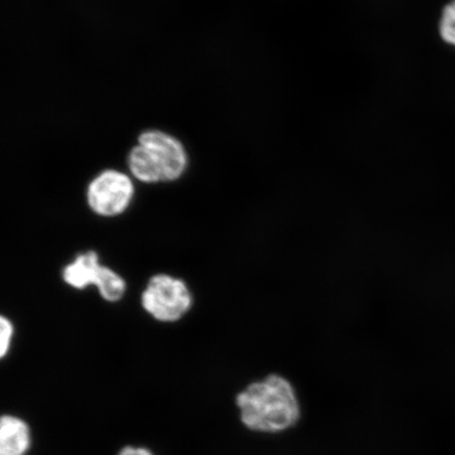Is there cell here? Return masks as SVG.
I'll return each mask as SVG.
<instances>
[{"mask_svg": "<svg viewBox=\"0 0 455 455\" xmlns=\"http://www.w3.org/2000/svg\"><path fill=\"white\" fill-rule=\"evenodd\" d=\"M135 193L133 180L122 171H102L91 181L87 201L92 212L105 218H113L126 212Z\"/></svg>", "mask_w": 455, "mask_h": 455, "instance_id": "obj_4", "label": "cell"}, {"mask_svg": "<svg viewBox=\"0 0 455 455\" xmlns=\"http://www.w3.org/2000/svg\"><path fill=\"white\" fill-rule=\"evenodd\" d=\"M127 164L131 174L141 183H169L184 175L188 156L184 145L174 136L148 130L130 150Z\"/></svg>", "mask_w": 455, "mask_h": 455, "instance_id": "obj_2", "label": "cell"}, {"mask_svg": "<svg viewBox=\"0 0 455 455\" xmlns=\"http://www.w3.org/2000/svg\"><path fill=\"white\" fill-rule=\"evenodd\" d=\"M440 36L443 42L455 48V0L443 10L440 20Z\"/></svg>", "mask_w": 455, "mask_h": 455, "instance_id": "obj_7", "label": "cell"}, {"mask_svg": "<svg viewBox=\"0 0 455 455\" xmlns=\"http://www.w3.org/2000/svg\"><path fill=\"white\" fill-rule=\"evenodd\" d=\"M114 270L100 263L98 253L94 251L78 255L62 272V278L76 289H85L95 286L99 292L110 281Z\"/></svg>", "mask_w": 455, "mask_h": 455, "instance_id": "obj_5", "label": "cell"}, {"mask_svg": "<svg viewBox=\"0 0 455 455\" xmlns=\"http://www.w3.org/2000/svg\"><path fill=\"white\" fill-rule=\"evenodd\" d=\"M119 455H153L149 451L145 448H133L127 447L123 449Z\"/></svg>", "mask_w": 455, "mask_h": 455, "instance_id": "obj_9", "label": "cell"}, {"mask_svg": "<svg viewBox=\"0 0 455 455\" xmlns=\"http://www.w3.org/2000/svg\"><path fill=\"white\" fill-rule=\"evenodd\" d=\"M30 441V429L24 420L11 415L0 418V455H25Z\"/></svg>", "mask_w": 455, "mask_h": 455, "instance_id": "obj_6", "label": "cell"}, {"mask_svg": "<svg viewBox=\"0 0 455 455\" xmlns=\"http://www.w3.org/2000/svg\"><path fill=\"white\" fill-rule=\"evenodd\" d=\"M236 406L244 427L263 434L292 428L300 418L294 387L278 374L248 385L236 395Z\"/></svg>", "mask_w": 455, "mask_h": 455, "instance_id": "obj_1", "label": "cell"}, {"mask_svg": "<svg viewBox=\"0 0 455 455\" xmlns=\"http://www.w3.org/2000/svg\"><path fill=\"white\" fill-rule=\"evenodd\" d=\"M195 299L185 281L169 275L150 278L141 295L146 312L163 323H174L192 308Z\"/></svg>", "mask_w": 455, "mask_h": 455, "instance_id": "obj_3", "label": "cell"}, {"mask_svg": "<svg viewBox=\"0 0 455 455\" xmlns=\"http://www.w3.org/2000/svg\"><path fill=\"white\" fill-rule=\"evenodd\" d=\"M14 337V327L8 317L0 315V360L9 354Z\"/></svg>", "mask_w": 455, "mask_h": 455, "instance_id": "obj_8", "label": "cell"}]
</instances>
